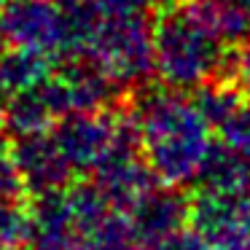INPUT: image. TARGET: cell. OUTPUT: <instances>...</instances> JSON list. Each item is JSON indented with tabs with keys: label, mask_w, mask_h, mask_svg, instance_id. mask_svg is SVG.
I'll return each instance as SVG.
<instances>
[{
	"label": "cell",
	"mask_w": 250,
	"mask_h": 250,
	"mask_svg": "<svg viewBox=\"0 0 250 250\" xmlns=\"http://www.w3.org/2000/svg\"><path fill=\"white\" fill-rule=\"evenodd\" d=\"M6 135H8V126H6V116H3V105H0V151H3V148H8Z\"/></svg>",
	"instance_id": "cell-20"
},
{
	"label": "cell",
	"mask_w": 250,
	"mask_h": 250,
	"mask_svg": "<svg viewBox=\"0 0 250 250\" xmlns=\"http://www.w3.org/2000/svg\"><path fill=\"white\" fill-rule=\"evenodd\" d=\"M51 135L76 175L94 172L116 151L137 146L132 119L113 113L110 108L67 113L51 126Z\"/></svg>",
	"instance_id": "cell-5"
},
{
	"label": "cell",
	"mask_w": 250,
	"mask_h": 250,
	"mask_svg": "<svg viewBox=\"0 0 250 250\" xmlns=\"http://www.w3.org/2000/svg\"><path fill=\"white\" fill-rule=\"evenodd\" d=\"M183 3H199V0H183Z\"/></svg>",
	"instance_id": "cell-24"
},
{
	"label": "cell",
	"mask_w": 250,
	"mask_h": 250,
	"mask_svg": "<svg viewBox=\"0 0 250 250\" xmlns=\"http://www.w3.org/2000/svg\"><path fill=\"white\" fill-rule=\"evenodd\" d=\"M229 3H234L237 8H242V11L250 14V0H229Z\"/></svg>",
	"instance_id": "cell-21"
},
{
	"label": "cell",
	"mask_w": 250,
	"mask_h": 250,
	"mask_svg": "<svg viewBox=\"0 0 250 250\" xmlns=\"http://www.w3.org/2000/svg\"><path fill=\"white\" fill-rule=\"evenodd\" d=\"M92 250H146V242L129 212L110 207L94 229Z\"/></svg>",
	"instance_id": "cell-14"
},
{
	"label": "cell",
	"mask_w": 250,
	"mask_h": 250,
	"mask_svg": "<svg viewBox=\"0 0 250 250\" xmlns=\"http://www.w3.org/2000/svg\"><path fill=\"white\" fill-rule=\"evenodd\" d=\"M188 226L218 250H250V191H196L188 207Z\"/></svg>",
	"instance_id": "cell-7"
},
{
	"label": "cell",
	"mask_w": 250,
	"mask_h": 250,
	"mask_svg": "<svg viewBox=\"0 0 250 250\" xmlns=\"http://www.w3.org/2000/svg\"><path fill=\"white\" fill-rule=\"evenodd\" d=\"M191 202L172 186L159 183L129 210L146 250H178V242L188 231Z\"/></svg>",
	"instance_id": "cell-9"
},
{
	"label": "cell",
	"mask_w": 250,
	"mask_h": 250,
	"mask_svg": "<svg viewBox=\"0 0 250 250\" xmlns=\"http://www.w3.org/2000/svg\"><path fill=\"white\" fill-rule=\"evenodd\" d=\"M108 210L110 205L92 180L33 196L27 205L24 245L30 250H92L94 229Z\"/></svg>",
	"instance_id": "cell-4"
},
{
	"label": "cell",
	"mask_w": 250,
	"mask_h": 250,
	"mask_svg": "<svg viewBox=\"0 0 250 250\" xmlns=\"http://www.w3.org/2000/svg\"><path fill=\"white\" fill-rule=\"evenodd\" d=\"M17 172L22 178L24 194L43 196L62 191L73 186V167L67 164L62 148L57 146L51 129L46 132H30V135H14L8 143Z\"/></svg>",
	"instance_id": "cell-8"
},
{
	"label": "cell",
	"mask_w": 250,
	"mask_h": 250,
	"mask_svg": "<svg viewBox=\"0 0 250 250\" xmlns=\"http://www.w3.org/2000/svg\"><path fill=\"white\" fill-rule=\"evenodd\" d=\"M218 132H221V140L229 148H234L239 156H245L250 162V97L234 110V116Z\"/></svg>",
	"instance_id": "cell-16"
},
{
	"label": "cell",
	"mask_w": 250,
	"mask_h": 250,
	"mask_svg": "<svg viewBox=\"0 0 250 250\" xmlns=\"http://www.w3.org/2000/svg\"><path fill=\"white\" fill-rule=\"evenodd\" d=\"M3 49H6V41H3V35H0V54H3Z\"/></svg>",
	"instance_id": "cell-22"
},
{
	"label": "cell",
	"mask_w": 250,
	"mask_h": 250,
	"mask_svg": "<svg viewBox=\"0 0 250 250\" xmlns=\"http://www.w3.org/2000/svg\"><path fill=\"white\" fill-rule=\"evenodd\" d=\"M100 3V14L81 57L105 70L124 92L137 89L153 73V22L148 14H129Z\"/></svg>",
	"instance_id": "cell-3"
},
{
	"label": "cell",
	"mask_w": 250,
	"mask_h": 250,
	"mask_svg": "<svg viewBox=\"0 0 250 250\" xmlns=\"http://www.w3.org/2000/svg\"><path fill=\"white\" fill-rule=\"evenodd\" d=\"M191 6L226 46H239L250 38V14L237 8L234 3H229V0H199Z\"/></svg>",
	"instance_id": "cell-13"
},
{
	"label": "cell",
	"mask_w": 250,
	"mask_h": 250,
	"mask_svg": "<svg viewBox=\"0 0 250 250\" xmlns=\"http://www.w3.org/2000/svg\"><path fill=\"white\" fill-rule=\"evenodd\" d=\"M0 35L8 46L33 49L62 62L70 46L67 8L62 0H6Z\"/></svg>",
	"instance_id": "cell-6"
},
{
	"label": "cell",
	"mask_w": 250,
	"mask_h": 250,
	"mask_svg": "<svg viewBox=\"0 0 250 250\" xmlns=\"http://www.w3.org/2000/svg\"><path fill=\"white\" fill-rule=\"evenodd\" d=\"M22 194H24V186L17 172V164H14L8 148H3L0 151V196L3 199H19Z\"/></svg>",
	"instance_id": "cell-18"
},
{
	"label": "cell",
	"mask_w": 250,
	"mask_h": 250,
	"mask_svg": "<svg viewBox=\"0 0 250 250\" xmlns=\"http://www.w3.org/2000/svg\"><path fill=\"white\" fill-rule=\"evenodd\" d=\"M137 148L159 183L183 188L196 183L212 148V126L194 94L180 89H148L132 105Z\"/></svg>",
	"instance_id": "cell-1"
},
{
	"label": "cell",
	"mask_w": 250,
	"mask_h": 250,
	"mask_svg": "<svg viewBox=\"0 0 250 250\" xmlns=\"http://www.w3.org/2000/svg\"><path fill=\"white\" fill-rule=\"evenodd\" d=\"M54 57L22 49V46L3 49V54H0V100H8L24 89L43 83L54 73Z\"/></svg>",
	"instance_id": "cell-11"
},
{
	"label": "cell",
	"mask_w": 250,
	"mask_h": 250,
	"mask_svg": "<svg viewBox=\"0 0 250 250\" xmlns=\"http://www.w3.org/2000/svg\"><path fill=\"white\" fill-rule=\"evenodd\" d=\"M196 188L223 191V194H245L250 191V162L239 156L226 143H212L205 164L196 178Z\"/></svg>",
	"instance_id": "cell-12"
},
{
	"label": "cell",
	"mask_w": 250,
	"mask_h": 250,
	"mask_svg": "<svg viewBox=\"0 0 250 250\" xmlns=\"http://www.w3.org/2000/svg\"><path fill=\"white\" fill-rule=\"evenodd\" d=\"M94 188L103 194L113 210L129 212L143 196H148L159 186L156 175L151 172L148 162L143 159L137 146H126L108 156L97 169L92 172Z\"/></svg>",
	"instance_id": "cell-10"
},
{
	"label": "cell",
	"mask_w": 250,
	"mask_h": 250,
	"mask_svg": "<svg viewBox=\"0 0 250 250\" xmlns=\"http://www.w3.org/2000/svg\"><path fill=\"white\" fill-rule=\"evenodd\" d=\"M27 237V205L0 196V248L17 250Z\"/></svg>",
	"instance_id": "cell-15"
},
{
	"label": "cell",
	"mask_w": 250,
	"mask_h": 250,
	"mask_svg": "<svg viewBox=\"0 0 250 250\" xmlns=\"http://www.w3.org/2000/svg\"><path fill=\"white\" fill-rule=\"evenodd\" d=\"M3 6H6V0H0V11H3Z\"/></svg>",
	"instance_id": "cell-23"
},
{
	"label": "cell",
	"mask_w": 250,
	"mask_h": 250,
	"mask_svg": "<svg viewBox=\"0 0 250 250\" xmlns=\"http://www.w3.org/2000/svg\"><path fill=\"white\" fill-rule=\"evenodd\" d=\"M229 49L191 3L162 8L153 19V73L169 89L194 92L221 78Z\"/></svg>",
	"instance_id": "cell-2"
},
{
	"label": "cell",
	"mask_w": 250,
	"mask_h": 250,
	"mask_svg": "<svg viewBox=\"0 0 250 250\" xmlns=\"http://www.w3.org/2000/svg\"><path fill=\"white\" fill-rule=\"evenodd\" d=\"M221 78L237 83L245 94H250V38L239 46H231L226 57V65H223Z\"/></svg>",
	"instance_id": "cell-17"
},
{
	"label": "cell",
	"mask_w": 250,
	"mask_h": 250,
	"mask_svg": "<svg viewBox=\"0 0 250 250\" xmlns=\"http://www.w3.org/2000/svg\"><path fill=\"white\" fill-rule=\"evenodd\" d=\"M105 6L119 8V11H129V14H151L159 8L162 0H103Z\"/></svg>",
	"instance_id": "cell-19"
}]
</instances>
